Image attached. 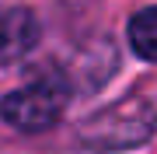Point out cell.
<instances>
[{
	"label": "cell",
	"mask_w": 157,
	"mask_h": 154,
	"mask_svg": "<svg viewBox=\"0 0 157 154\" xmlns=\"http://www.w3.org/2000/svg\"><path fill=\"white\" fill-rule=\"evenodd\" d=\"M154 130H157V109L143 95H126L98 109L80 126V140L91 151H133L150 140Z\"/></svg>",
	"instance_id": "cell-1"
},
{
	"label": "cell",
	"mask_w": 157,
	"mask_h": 154,
	"mask_svg": "<svg viewBox=\"0 0 157 154\" xmlns=\"http://www.w3.org/2000/svg\"><path fill=\"white\" fill-rule=\"evenodd\" d=\"M67 98H70V91L59 77H39V81H32V84H25V88L0 98V116L14 130L35 133V130L52 126L63 116Z\"/></svg>",
	"instance_id": "cell-2"
},
{
	"label": "cell",
	"mask_w": 157,
	"mask_h": 154,
	"mask_svg": "<svg viewBox=\"0 0 157 154\" xmlns=\"http://www.w3.org/2000/svg\"><path fill=\"white\" fill-rule=\"evenodd\" d=\"M39 39V21L28 7L0 11V63L21 60Z\"/></svg>",
	"instance_id": "cell-3"
},
{
	"label": "cell",
	"mask_w": 157,
	"mask_h": 154,
	"mask_svg": "<svg viewBox=\"0 0 157 154\" xmlns=\"http://www.w3.org/2000/svg\"><path fill=\"white\" fill-rule=\"evenodd\" d=\"M129 46H133V53L140 60L157 63V4L133 14V21H129Z\"/></svg>",
	"instance_id": "cell-4"
}]
</instances>
